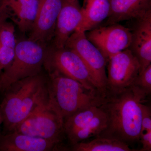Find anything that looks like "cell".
<instances>
[{
	"label": "cell",
	"instance_id": "obj_1",
	"mask_svg": "<svg viewBox=\"0 0 151 151\" xmlns=\"http://www.w3.org/2000/svg\"><path fill=\"white\" fill-rule=\"evenodd\" d=\"M147 96L134 84L119 93L107 94L101 106L108 116V127L100 137L116 139L131 148L139 142L142 107Z\"/></svg>",
	"mask_w": 151,
	"mask_h": 151
},
{
	"label": "cell",
	"instance_id": "obj_2",
	"mask_svg": "<svg viewBox=\"0 0 151 151\" xmlns=\"http://www.w3.org/2000/svg\"><path fill=\"white\" fill-rule=\"evenodd\" d=\"M4 92L0 113L8 132L13 131L49 96L47 79L41 72L16 81Z\"/></svg>",
	"mask_w": 151,
	"mask_h": 151
},
{
	"label": "cell",
	"instance_id": "obj_3",
	"mask_svg": "<svg viewBox=\"0 0 151 151\" xmlns=\"http://www.w3.org/2000/svg\"><path fill=\"white\" fill-rule=\"evenodd\" d=\"M49 94L63 119L76 112L102 105L105 97L55 70L48 71Z\"/></svg>",
	"mask_w": 151,
	"mask_h": 151
},
{
	"label": "cell",
	"instance_id": "obj_4",
	"mask_svg": "<svg viewBox=\"0 0 151 151\" xmlns=\"http://www.w3.org/2000/svg\"><path fill=\"white\" fill-rule=\"evenodd\" d=\"M47 51L46 45L29 39L17 42L12 61L0 74V92L16 81L41 72Z\"/></svg>",
	"mask_w": 151,
	"mask_h": 151
},
{
	"label": "cell",
	"instance_id": "obj_5",
	"mask_svg": "<svg viewBox=\"0 0 151 151\" xmlns=\"http://www.w3.org/2000/svg\"><path fill=\"white\" fill-rule=\"evenodd\" d=\"M13 131L48 140L60 146L65 137L64 119L49 95Z\"/></svg>",
	"mask_w": 151,
	"mask_h": 151
},
{
	"label": "cell",
	"instance_id": "obj_6",
	"mask_svg": "<svg viewBox=\"0 0 151 151\" xmlns=\"http://www.w3.org/2000/svg\"><path fill=\"white\" fill-rule=\"evenodd\" d=\"M108 124L107 113L101 105L92 106L64 119V134L72 146L100 137Z\"/></svg>",
	"mask_w": 151,
	"mask_h": 151
},
{
	"label": "cell",
	"instance_id": "obj_7",
	"mask_svg": "<svg viewBox=\"0 0 151 151\" xmlns=\"http://www.w3.org/2000/svg\"><path fill=\"white\" fill-rule=\"evenodd\" d=\"M65 47L73 50L81 58L97 85L98 91L106 97L107 60L100 50L87 39L85 32L76 30L68 40Z\"/></svg>",
	"mask_w": 151,
	"mask_h": 151
},
{
	"label": "cell",
	"instance_id": "obj_8",
	"mask_svg": "<svg viewBox=\"0 0 151 151\" xmlns=\"http://www.w3.org/2000/svg\"><path fill=\"white\" fill-rule=\"evenodd\" d=\"M44 66L47 71H58L78 81L89 89L99 92L97 85L83 60L70 49L65 47L63 48L53 47L47 49Z\"/></svg>",
	"mask_w": 151,
	"mask_h": 151
},
{
	"label": "cell",
	"instance_id": "obj_9",
	"mask_svg": "<svg viewBox=\"0 0 151 151\" xmlns=\"http://www.w3.org/2000/svg\"><path fill=\"white\" fill-rule=\"evenodd\" d=\"M107 94L122 92L134 84L141 71L139 60L129 48L107 61Z\"/></svg>",
	"mask_w": 151,
	"mask_h": 151
},
{
	"label": "cell",
	"instance_id": "obj_10",
	"mask_svg": "<svg viewBox=\"0 0 151 151\" xmlns=\"http://www.w3.org/2000/svg\"><path fill=\"white\" fill-rule=\"evenodd\" d=\"M85 35L107 61L111 57L129 48L132 40L130 29L119 23L95 28L86 32Z\"/></svg>",
	"mask_w": 151,
	"mask_h": 151
},
{
	"label": "cell",
	"instance_id": "obj_11",
	"mask_svg": "<svg viewBox=\"0 0 151 151\" xmlns=\"http://www.w3.org/2000/svg\"><path fill=\"white\" fill-rule=\"evenodd\" d=\"M62 4L63 0H39L37 13L30 31L29 40L46 45L53 39Z\"/></svg>",
	"mask_w": 151,
	"mask_h": 151
},
{
	"label": "cell",
	"instance_id": "obj_12",
	"mask_svg": "<svg viewBox=\"0 0 151 151\" xmlns=\"http://www.w3.org/2000/svg\"><path fill=\"white\" fill-rule=\"evenodd\" d=\"M134 21L129 49L141 65L140 73L151 64V11Z\"/></svg>",
	"mask_w": 151,
	"mask_h": 151
},
{
	"label": "cell",
	"instance_id": "obj_13",
	"mask_svg": "<svg viewBox=\"0 0 151 151\" xmlns=\"http://www.w3.org/2000/svg\"><path fill=\"white\" fill-rule=\"evenodd\" d=\"M82 19L81 7L78 1L63 0L62 8L57 19L53 47L63 48L70 36L76 30Z\"/></svg>",
	"mask_w": 151,
	"mask_h": 151
},
{
	"label": "cell",
	"instance_id": "obj_14",
	"mask_svg": "<svg viewBox=\"0 0 151 151\" xmlns=\"http://www.w3.org/2000/svg\"><path fill=\"white\" fill-rule=\"evenodd\" d=\"M60 147L48 140L14 131L8 132L0 139L1 151H55Z\"/></svg>",
	"mask_w": 151,
	"mask_h": 151
},
{
	"label": "cell",
	"instance_id": "obj_15",
	"mask_svg": "<svg viewBox=\"0 0 151 151\" xmlns=\"http://www.w3.org/2000/svg\"><path fill=\"white\" fill-rule=\"evenodd\" d=\"M110 12L106 24L137 19L151 11V0H109Z\"/></svg>",
	"mask_w": 151,
	"mask_h": 151
},
{
	"label": "cell",
	"instance_id": "obj_16",
	"mask_svg": "<svg viewBox=\"0 0 151 151\" xmlns=\"http://www.w3.org/2000/svg\"><path fill=\"white\" fill-rule=\"evenodd\" d=\"M82 19L77 30L86 32L108 17L110 12L109 0H84L81 7Z\"/></svg>",
	"mask_w": 151,
	"mask_h": 151
},
{
	"label": "cell",
	"instance_id": "obj_17",
	"mask_svg": "<svg viewBox=\"0 0 151 151\" xmlns=\"http://www.w3.org/2000/svg\"><path fill=\"white\" fill-rule=\"evenodd\" d=\"M39 0H14L8 6L12 11L13 20L22 32H30L36 17Z\"/></svg>",
	"mask_w": 151,
	"mask_h": 151
},
{
	"label": "cell",
	"instance_id": "obj_18",
	"mask_svg": "<svg viewBox=\"0 0 151 151\" xmlns=\"http://www.w3.org/2000/svg\"><path fill=\"white\" fill-rule=\"evenodd\" d=\"M17 42L14 24L4 19L0 22V74L12 61Z\"/></svg>",
	"mask_w": 151,
	"mask_h": 151
},
{
	"label": "cell",
	"instance_id": "obj_19",
	"mask_svg": "<svg viewBox=\"0 0 151 151\" xmlns=\"http://www.w3.org/2000/svg\"><path fill=\"white\" fill-rule=\"evenodd\" d=\"M72 146L74 151H136L122 141L105 137H99L75 144Z\"/></svg>",
	"mask_w": 151,
	"mask_h": 151
},
{
	"label": "cell",
	"instance_id": "obj_20",
	"mask_svg": "<svg viewBox=\"0 0 151 151\" xmlns=\"http://www.w3.org/2000/svg\"><path fill=\"white\" fill-rule=\"evenodd\" d=\"M149 95L151 92V64L139 73L134 83Z\"/></svg>",
	"mask_w": 151,
	"mask_h": 151
},
{
	"label": "cell",
	"instance_id": "obj_21",
	"mask_svg": "<svg viewBox=\"0 0 151 151\" xmlns=\"http://www.w3.org/2000/svg\"><path fill=\"white\" fill-rule=\"evenodd\" d=\"M142 115L141 131H151L150 107L146 105L145 103L142 105Z\"/></svg>",
	"mask_w": 151,
	"mask_h": 151
},
{
	"label": "cell",
	"instance_id": "obj_22",
	"mask_svg": "<svg viewBox=\"0 0 151 151\" xmlns=\"http://www.w3.org/2000/svg\"><path fill=\"white\" fill-rule=\"evenodd\" d=\"M139 142L142 148L139 151H151V131H141L139 135Z\"/></svg>",
	"mask_w": 151,
	"mask_h": 151
},
{
	"label": "cell",
	"instance_id": "obj_23",
	"mask_svg": "<svg viewBox=\"0 0 151 151\" xmlns=\"http://www.w3.org/2000/svg\"><path fill=\"white\" fill-rule=\"evenodd\" d=\"M13 1L14 0H2L0 6L1 9L4 10L6 9L9 4Z\"/></svg>",
	"mask_w": 151,
	"mask_h": 151
},
{
	"label": "cell",
	"instance_id": "obj_24",
	"mask_svg": "<svg viewBox=\"0 0 151 151\" xmlns=\"http://www.w3.org/2000/svg\"><path fill=\"white\" fill-rule=\"evenodd\" d=\"M1 1L0 2V6H1ZM7 11V9L5 10H2L0 8V22H1L4 19H6V12Z\"/></svg>",
	"mask_w": 151,
	"mask_h": 151
},
{
	"label": "cell",
	"instance_id": "obj_25",
	"mask_svg": "<svg viewBox=\"0 0 151 151\" xmlns=\"http://www.w3.org/2000/svg\"><path fill=\"white\" fill-rule=\"evenodd\" d=\"M3 123V118L1 114L0 113V126H1V124Z\"/></svg>",
	"mask_w": 151,
	"mask_h": 151
},
{
	"label": "cell",
	"instance_id": "obj_26",
	"mask_svg": "<svg viewBox=\"0 0 151 151\" xmlns=\"http://www.w3.org/2000/svg\"><path fill=\"white\" fill-rule=\"evenodd\" d=\"M65 1L69 2H73L75 1H78V0H65Z\"/></svg>",
	"mask_w": 151,
	"mask_h": 151
}]
</instances>
